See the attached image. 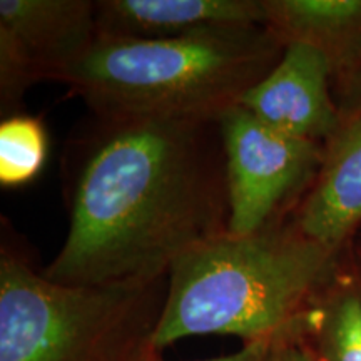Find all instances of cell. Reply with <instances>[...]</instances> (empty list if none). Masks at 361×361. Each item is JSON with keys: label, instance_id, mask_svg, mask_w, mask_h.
I'll return each mask as SVG.
<instances>
[{"label": "cell", "instance_id": "cell-3", "mask_svg": "<svg viewBox=\"0 0 361 361\" xmlns=\"http://www.w3.org/2000/svg\"><path fill=\"white\" fill-rule=\"evenodd\" d=\"M284 52L263 25H226L166 40L97 35L59 82L111 119H218L261 82Z\"/></svg>", "mask_w": 361, "mask_h": 361}, {"label": "cell", "instance_id": "cell-11", "mask_svg": "<svg viewBox=\"0 0 361 361\" xmlns=\"http://www.w3.org/2000/svg\"><path fill=\"white\" fill-rule=\"evenodd\" d=\"M318 361H361V276L340 269L305 318L303 336Z\"/></svg>", "mask_w": 361, "mask_h": 361}, {"label": "cell", "instance_id": "cell-9", "mask_svg": "<svg viewBox=\"0 0 361 361\" xmlns=\"http://www.w3.org/2000/svg\"><path fill=\"white\" fill-rule=\"evenodd\" d=\"M263 0H101L97 35L166 40L226 25H263Z\"/></svg>", "mask_w": 361, "mask_h": 361}, {"label": "cell", "instance_id": "cell-2", "mask_svg": "<svg viewBox=\"0 0 361 361\" xmlns=\"http://www.w3.org/2000/svg\"><path fill=\"white\" fill-rule=\"evenodd\" d=\"M340 256L291 218L201 243L169 268L157 350L201 335L238 336L243 345L303 336L310 308L341 269Z\"/></svg>", "mask_w": 361, "mask_h": 361}, {"label": "cell", "instance_id": "cell-7", "mask_svg": "<svg viewBox=\"0 0 361 361\" xmlns=\"http://www.w3.org/2000/svg\"><path fill=\"white\" fill-rule=\"evenodd\" d=\"M239 106L261 123L298 139L326 144L341 124L333 96V66L306 44H288L274 69Z\"/></svg>", "mask_w": 361, "mask_h": 361}, {"label": "cell", "instance_id": "cell-1", "mask_svg": "<svg viewBox=\"0 0 361 361\" xmlns=\"http://www.w3.org/2000/svg\"><path fill=\"white\" fill-rule=\"evenodd\" d=\"M69 229L42 274L64 286L156 279L179 256L228 234L218 119L92 116L64 161Z\"/></svg>", "mask_w": 361, "mask_h": 361}, {"label": "cell", "instance_id": "cell-12", "mask_svg": "<svg viewBox=\"0 0 361 361\" xmlns=\"http://www.w3.org/2000/svg\"><path fill=\"white\" fill-rule=\"evenodd\" d=\"M49 157V133L42 117L20 114L0 124V184L20 188L42 173Z\"/></svg>", "mask_w": 361, "mask_h": 361}, {"label": "cell", "instance_id": "cell-4", "mask_svg": "<svg viewBox=\"0 0 361 361\" xmlns=\"http://www.w3.org/2000/svg\"><path fill=\"white\" fill-rule=\"evenodd\" d=\"M169 276L64 286L0 252V361H154Z\"/></svg>", "mask_w": 361, "mask_h": 361}, {"label": "cell", "instance_id": "cell-10", "mask_svg": "<svg viewBox=\"0 0 361 361\" xmlns=\"http://www.w3.org/2000/svg\"><path fill=\"white\" fill-rule=\"evenodd\" d=\"M263 27L283 45L323 52L341 75L361 54V0H263Z\"/></svg>", "mask_w": 361, "mask_h": 361}, {"label": "cell", "instance_id": "cell-6", "mask_svg": "<svg viewBox=\"0 0 361 361\" xmlns=\"http://www.w3.org/2000/svg\"><path fill=\"white\" fill-rule=\"evenodd\" d=\"M96 39V2L0 0L2 119L20 114L27 89L61 79Z\"/></svg>", "mask_w": 361, "mask_h": 361}, {"label": "cell", "instance_id": "cell-8", "mask_svg": "<svg viewBox=\"0 0 361 361\" xmlns=\"http://www.w3.org/2000/svg\"><path fill=\"white\" fill-rule=\"evenodd\" d=\"M290 218L305 236L335 251L361 231V107L341 117L313 184Z\"/></svg>", "mask_w": 361, "mask_h": 361}, {"label": "cell", "instance_id": "cell-15", "mask_svg": "<svg viewBox=\"0 0 361 361\" xmlns=\"http://www.w3.org/2000/svg\"><path fill=\"white\" fill-rule=\"evenodd\" d=\"M274 343H255V345H243L239 351H234L231 355L218 356L213 360H202V361H268L271 346ZM154 361H164L161 355Z\"/></svg>", "mask_w": 361, "mask_h": 361}, {"label": "cell", "instance_id": "cell-16", "mask_svg": "<svg viewBox=\"0 0 361 361\" xmlns=\"http://www.w3.org/2000/svg\"><path fill=\"white\" fill-rule=\"evenodd\" d=\"M358 234H360V241H358V255H360V261H361V231H360Z\"/></svg>", "mask_w": 361, "mask_h": 361}, {"label": "cell", "instance_id": "cell-13", "mask_svg": "<svg viewBox=\"0 0 361 361\" xmlns=\"http://www.w3.org/2000/svg\"><path fill=\"white\" fill-rule=\"evenodd\" d=\"M333 96L341 117L361 107V54L341 75L333 79Z\"/></svg>", "mask_w": 361, "mask_h": 361}, {"label": "cell", "instance_id": "cell-5", "mask_svg": "<svg viewBox=\"0 0 361 361\" xmlns=\"http://www.w3.org/2000/svg\"><path fill=\"white\" fill-rule=\"evenodd\" d=\"M226 152L229 236H250L286 219L323 162L324 144L288 135L245 107L219 116Z\"/></svg>", "mask_w": 361, "mask_h": 361}, {"label": "cell", "instance_id": "cell-14", "mask_svg": "<svg viewBox=\"0 0 361 361\" xmlns=\"http://www.w3.org/2000/svg\"><path fill=\"white\" fill-rule=\"evenodd\" d=\"M268 361H318L301 336L279 340L271 346Z\"/></svg>", "mask_w": 361, "mask_h": 361}]
</instances>
